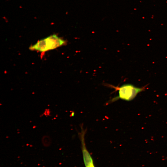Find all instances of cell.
<instances>
[{"label":"cell","mask_w":167,"mask_h":167,"mask_svg":"<svg viewBox=\"0 0 167 167\" xmlns=\"http://www.w3.org/2000/svg\"><path fill=\"white\" fill-rule=\"evenodd\" d=\"M118 90L119 96L112 99V101L120 99L126 101L133 100L137 94L143 91L144 87L138 88L131 84H124L117 89Z\"/></svg>","instance_id":"2"},{"label":"cell","mask_w":167,"mask_h":167,"mask_svg":"<svg viewBox=\"0 0 167 167\" xmlns=\"http://www.w3.org/2000/svg\"><path fill=\"white\" fill-rule=\"evenodd\" d=\"M66 40L55 34L49 36L38 41L30 46V50L44 52L55 49L66 44Z\"/></svg>","instance_id":"1"},{"label":"cell","mask_w":167,"mask_h":167,"mask_svg":"<svg viewBox=\"0 0 167 167\" xmlns=\"http://www.w3.org/2000/svg\"><path fill=\"white\" fill-rule=\"evenodd\" d=\"M42 114L46 117L49 116L50 114V109H45Z\"/></svg>","instance_id":"5"},{"label":"cell","mask_w":167,"mask_h":167,"mask_svg":"<svg viewBox=\"0 0 167 167\" xmlns=\"http://www.w3.org/2000/svg\"><path fill=\"white\" fill-rule=\"evenodd\" d=\"M41 141L43 144L46 147L49 146L51 142V138L48 135L43 136L42 138Z\"/></svg>","instance_id":"4"},{"label":"cell","mask_w":167,"mask_h":167,"mask_svg":"<svg viewBox=\"0 0 167 167\" xmlns=\"http://www.w3.org/2000/svg\"><path fill=\"white\" fill-rule=\"evenodd\" d=\"M81 131L79 133L78 135L81 143V149L84 163L86 167H95L92 158L87 149L85 141V135L86 130L83 128L82 125L81 126Z\"/></svg>","instance_id":"3"}]
</instances>
